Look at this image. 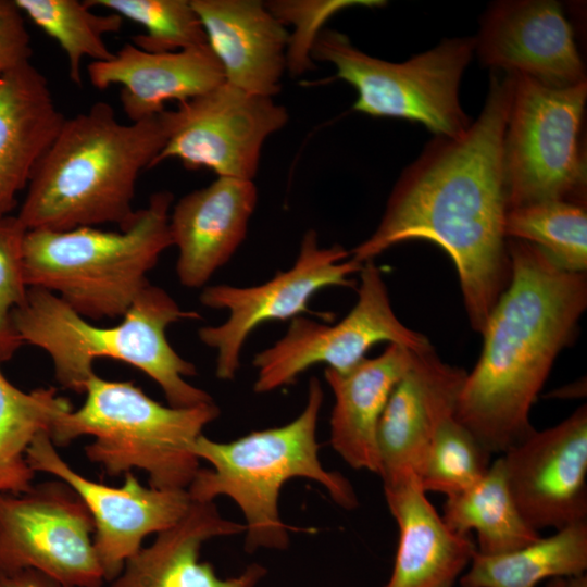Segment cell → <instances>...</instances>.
Listing matches in <instances>:
<instances>
[{"label": "cell", "instance_id": "obj_5", "mask_svg": "<svg viewBox=\"0 0 587 587\" xmlns=\"http://www.w3.org/2000/svg\"><path fill=\"white\" fill-rule=\"evenodd\" d=\"M323 400L321 383L312 377L305 407L291 422L227 442L202 434L195 444V454L212 469L198 470L187 488L188 495L201 502L214 501L220 496L233 499L246 520L248 552L288 547V532L292 527L279 515L278 498L289 479L308 478L321 484L344 509L358 505L350 482L338 472L327 471L319 457L316 427Z\"/></svg>", "mask_w": 587, "mask_h": 587}, {"label": "cell", "instance_id": "obj_11", "mask_svg": "<svg viewBox=\"0 0 587 587\" xmlns=\"http://www.w3.org/2000/svg\"><path fill=\"white\" fill-rule=\"evenodd\" d=\"M92 516L63 480L0 494V573L40 571L62 587H101Z\"/></svg>", "mask_w": 587, "mask_h": 587}, {"label": "cell", "instance_id": "obj_29", "mask_svg": "<svg viewBox=\"0 0 587 587\" xmlns=\"http://www.w3.org/2000/svg\"><path fill=\"white\" fill-rule=\"evenodd\" d=\"M504 234L508 239L537 246L565 271L586 273V204L545 201L511 208L505 215Z\"/></svg>", "mask_w": 587, "mask_h": 587}, {"label": "cell", "instance_id": "obj_13", "mask_svg": "<svg viewBox=\"0 0 587 587\" xmlns=\"http://www.w3.org/2000/svg\"><path fill=\"white\" fill-rule=\"evenodd\" d=\"M168 137L152 167L168 159L186 168L205 167L217 177L253 180L266 139L288 122L273 98L227 83L167 110Z\"/></svg>", "mask_w": 587, "mask_h": 587}, {"label": "cell", "instance_id": "obj_31", "mask_svg": "<svg viewBox=\"0 0 587 587\" xmlns=\"http://www.w3.org/2000/svg\"><path fill=\"white\" fill-rule=\"evenodd\" d=\"M491 453L454 416L445 420L427 449L420 473L423 490L446 497L477 483L490 466Z\"/></svg>", "mask_w": 587, "mask_h": 587}, {"label": "cell", "instance_id": "obj_25", "mask_svg": "<svg viewBox=\"0 0 587 587\" xmlns=\"http://www.w3.org/2000/svg\"><path fill=\"white\" fill-rule=\"evenodd\" d=\"M587 569V522L557 530L549 537L510 552H475L460 587H536L553 578H571Z\"/></svg>", "mask_w": 587, "mask_h": 587}, {"label": "cell", "instance_id": "obj_3", "mask_svg": "<svg viewBox=\"0 0 587 587\" xmlns=\"http://www.w3.org/2000/svg\"><path fill=\"white\" fill-rule=\"evenodd\" d=\"M168 129L167 110L124 124L104 101L65 117L29 180L17 218L27 230L105 223L126 229L137 215V179L152 168Z\"/></svg>", "mask_w": 587, "mask_h": 587}, {"label": "cell", "instance_id": "obj_32", "mask_svg": "<svg viewBox=\"0 0 587 587\" xmlns=\"http://www.w3.org/2000/svg\"><path fill=\"white\" fill-rule=\"evenodd\" d=\"M382 0H274L265 2L271 13L284 25L291 24L286 50V70L298 76L315 66L311 52L324 24L339 11L384 5Z\"/></svg>", "mask_w": 587, "mask_h": 587}, {"label": "cell", "instance_id": "obj_26", "mask_svg": "<svg viewBox=\"0 0 587 587\" xmlns=\"http://www.w3.org/2000/svg\"><path fill=\"white\" fill-rule=\"evenodd\" d=\"M441 517L458 534L475 532L477 552L486 555L510 552L541 537L520 513L501 458L477 483L447 497Z\"/></svg>", "mask_w": 587, "mask_h": 587}, {"label": "cell", "instance_id": "obj_15", "mask_svg": "<svg viewBox=\"0 0 587 587\" xmlns=\"http://www.w3.org/2000/svg\"><path fill=\"white\" fill-rule=\"evenodd\" d=\"M515 504L536 530L587 522V408L537 432L502 457Z\"/></svg>", "mask_w": 587, "mask_h": 587}, {"label": "cell", "instance_id": "obj_34", "mask_svg": "<svg viewBox=\"0 0 587 587\" xmlns=\"http://www.w3.org/2000/svg\"><path fill=\"white\" fill-rule=\"evenodd\" d=\"M30 36L14 0H0V77L30 61Z\"/></svg>", "mask_w": 587, "mask_h": 587}, {"label": "cell", "instance_id": "obj_27", "mask_svg": "<svg viewBox=\"0 0 587 587\" xmlns=\"http://www.w3.org/2000/svg\"><path fill=\"white\" fill-rule=\"evenodd\" d=\"M70 410V401L55 388L23 391L0 370V494L18 495L32 488L35 472L26 451L37 434H49L55 417Z\"/></svg>", "mask_w": 587, "mask_h": 587}, {"label": "cell", "instance_id": "obj_14", "mask_svg": "<svg viewBox=\"0 0 587 587\" xmlns=\"http://www.w3.org/2000/svg\"><path fill=\"white\" fill-rule=\"evenodd\" d=\"M26 460L35 473H49L65 482L84 501L95 524L93 547L109 582L140 550L145 537L173 526L191 502L187 490L145 487L132 472L121 487L92 482L60 457L47 432L33 439Z\"/></svg>", "mask_w": 587, "mask_h": 587}, {"label": "cell", "instance_id": "obj_10", "mask_svg": "<svg viewBox=\"0 0 587 587\" xmlns=\"http://www.w3.org/2000/svg\"><path fill=\"white\" fill-rule=\"evenodd\" d=\"M358 274V299L345 317L335 324H323L296 316L280 339L254 355L255 392H270L290 385L316 364L346 372L380 341L402 345L415 352L433 348L425 335L398 319L382 272L373 261L363 263Z\"/></svg>", "mask_w": 587, "mask_h": 587}, {"label": "cell", "instance_id": "obj_19", "mask_svg": "<svg viewBox=\"0 0 587 587\" xmlns=\"http://www.w3.org/2000/svg\"><path fill=\"white\" fill-rule=\"evenodd\" d=\"M225 83L274 98L286 71L289 32L258 0H191Z\"/></svg>", "mask_w": 587, "mask_h": 587}, {"label": "cell", "instance_id": "obj_6", "mask_svg": "<svg viewBox=\"0 0 587 587\" xmlns=\"http://www.w3.org/2000/svg\"><path fill=\"white\" fill-rule=\"evenodd\" d=\"M172 202L168 191L153 193L126 229L27 230V287L54 294L87 320L123 317L150 284L147 274L172 247Z\"/></svg>", "mask_w": 587, "mask_h": 587}, {"label": "cell", "instance_id": "obj_17", "mask_svg": "<svg viewBox=\"0 0 587 587\" xmlns=\"http://www.w3.org/2000/svg\"><path fill=\"white\" fill-rule=\"evenodd\" d=\"M467 372L444 362L434 348L416 352L395 386L377 427L384 484L417 478L441 423L454 416Z\"/></svg>", "mask_w": 587, "mask_h": 587}, {"label": "cell", "instance_id": "obj_36", "mask_svg": "<svg viewBox=\"0 0 587 587\" xmlns=\"http://www.w3.org/2000/svg\"><path fill=\"white\" fill-rule=\"evenodd\" d=\"M564 587H587V575L571 577L565 579Z\"/></svg>", "mask_w": 587, "mask_h": 587}, {"label": "cell", "instance_id": "obj_1", "mask_svg": "<svg viewBox=\"0 0 587 587\" xmlns=\"http://www.w3.org/2000/svg\"><path fill=\"white\" fill-rule=\"evenodd\" d=\"M512 75L492 71L479 116L459 137H436L400 175L374 233L350 251L363 264L409 240L452 260L473 330L482 334L511 278L503 136Z\"/></svg>", "mask_w": 587, "mask_h": 587}, {"label": "cell", "instance_id": "obj_24", "mask_svg": "<svg viewBox=\"0 0 587 587\" xmlns=\"http://www.w3.org/2000/svg\"><path fill=\"white\" fill-rule=\"evenodd\" d=\"M415 353L402 345L388 344L383 353L364 358L346 372L326 367L324 377L335 399L329 441L352 469L379 474L378 423Z\"/></svg>", "mask_w": 587, "mask_h": 587}, {"label": "cell", "instance_id": "obj_20", "mask_svg": "<svg viewBox=\"0 0 587 587\" xmlns=\"http://www.w3.org/2000/svg\"><path fill=\"white\" fill-rule=\"evenodd\" d=\"M87 71L97 89L122 86L120 100L130 122L155 116L166 110V102H185L225 82L209 45L155 53L127 42L111 59L92 61Z\"/></svg>", "mask_w": 587, "mask_h": 587}, {"label": "cell", "instance_id": "obj_22", "mask_svg": "<svg viewBox=\"0 0 587 587\" xmlns=\"http://www.w3.org/2000/svg\"><path fill=\"white\" fill-rule=\"evenodd\" d=\"M384 494L399 530L384 587H453L477 551L472 535L447 526L417 478L384 484Z\"/></svg>", "mask_w": 587, "mask_h": 587}, {"label": "cell", "instance_id": "obj_21", "mask_svg": "<svg viewBox=\"0 0 587 587\" xmlns=\"http://www.w3.org/2000/svg\"><path fill=\"white\" fill-rule=\"evenodd\" d=\"M245 530V524L224 519L214 501L191 500L179 521L125 562L110 587H255L266 575L261 564L252 563L241 574L223 579L212 564L200 561L207 540Z\"/></svg>", "mask_w": 587, "mask_h": 587}, {"label": "cell", "instance_id": "obj_16", "mask_svg": "<svg viewBox=\"0 0 587 587\" xmlns=\"http://www.w3.org/2000/svg\"><path fill=\"white\" fill-rule=\"evenodd\" d=\"M483 65L553 88L586 80L573 29L552 0H501L484 13L475 37Z\"/></svg>", "mask_w": 587, "mask_h": 587}, {"label": "cell", "instance_id": "obj_9", "mask_svg": "<svg viewBox=\"0 0 587 587\" xmlns=\"http://www.w3.org/2000/svg\"><path fill=\"white\" fill-rule=\"evenodd\" d=\"M503 136L509 207L545 201L586 204V162L579 135L587 82L553 88L512 75Z\"/></svg>", "mask_w": 587, "mask_h": 587}, {"label": "cell", "instance_id": "obj_12", "mask_svg": "<svg viewBox=\"0 0 587 587\" xmlns=\"http://www.w3.org/2000/svg\"><path fill=\"white\" fill-rule=\"evenodd\" d=\"M362 265L340 245L320 246L316 232L309 229L292 266L270 280L249 287H204L200 302L228 312L224 323L198 332L200 341L216 350V376L222 380L235 378L245 342L257 327L308 312V302L326 287H352L351 275L359 273Z\"/></svg>", "mask_w": 587, "mask_h": 587}, {"label": "cell", "instance_id": "obj_18", "mask_svg": "<svg viewBox=\"0 0 587 587\" xmlns=\"http://www.w3.org/2000/svg\"><path fill=\"white\" fill-rule=\"evenodd\" d=\"M258 202L253 180L216 177L179 199L170 212L176 274L187 288L205 286L243 242Z\"/></svg>", "mask_w": 587, "mask_h": 587}, {"label": "cell", "instance_id": "obj_33", "mask_svg": "<svg viewBox=\"0 0 587 587\" xmlns=\"http://www.w3.org/2000/svg\"><path fill=\"white\" fill-rule=\"evenodd\" d=\"M27 229L16 215L0 218V363L23 345L13 326L14 310L27 292L23 268V242Z\"/></svg>", "mask_w": 587, "mask_h": 587}, {"label": "cell", "instance_id": "obj_30", "mask_svg": "<svg viewBox=\"0 0 587 587\" xmlns=\"http://www.w3.org/2000/svg\"><path fill=\"white\" fill-rule=\"evenodd\" d=\"M141 25L146 33L133 38L136 47L155 53L208 46L191 0H86Z\"/></svg>", "mask_w": 587, "mask_h": 587}, {"label": "cell", "instance_id": "obj_4", "mask_svg": "<svg viewBox=\"0 0 587 587\" xmlns=\"http://www.w3.org/2000/svg\"><path fill=\"white\" fill-rule=\"evenodd\" d=\"M164 289L149 284L114 326H96L54 294L28 287L14 310L13 326L22 344L43 350L50 358L57 382L66 389L84 392L95 375L97 359L127 363L153 379L172 407L212 402V397L186 377L196 366L182 358L166 337L167 327L182 320H197Z\"/></svg>", "mask_w": 587, "mask_h": 587}, {"label": "cell", "instance_id": "obj_37", "mask_svg": "<svg viewBox=\"0 0 587 587\" xmlns=\"http://www.w3.org/2000/svg\"><path fill=\"white\" fill-rule=\"evenodd\" d=\"M565 579L564 578H553L550 579L549 583H547L546 587H564Z\"/></svg>", "mask_w": 587, "mask_h": 587}, {"label": "cell", "instance_id": "obj_28", "mask_svg": "<svg viewBox=\"0 0 587 587\" xmlns=\"http://www.w3.org/2000/svg\"><path fill=\"white\" fill-rule=\"evenodd\" d=\"M16 7L37 27L53 38L65 53L72 82L82 84L80 65L85 58L107 61L114 53L104 42L109 33H117L123 17L109 12L98 14L85 1L14 0Z\"/></svg>", "mask_w": 587, "mask_h": 587}, {"label": "cell", "instance_id": "obj_23", "mask_svg": "<svg viewBox=\"0 0 587 587\" xmlns=\"http://www.w3.org/2000/svg\"><path fill=\"white\" fill-rule=\"evenodd\" d=\"M64 120L30 61L0 77V218L11 215Z\"/></svg>", "mask_w": 587, "mask_h": 587}, {"label": "cell", "instance_id": "obj_35", "mask_svg": "<svg viewBox=\"0 0 587 587\" xmlns=\"http://www.w3.org/2000/svg\"><path fill=\"white\" fill-rule=\"evenodd\" d=\"M0 587H62L60 583L49 575L34 570L25 569L9 573H0Z\"/></svg>", "mask_w": 587, "mask_h": 587}, {"label": "cell", "instance_id": "obj_8", "mask_svg": "<svg viewBox=\"0 0 587 587\" xmlns=\"http://www.w3.org/2000/svg\"><path fill=\"white\" fill-rule=\"evenodd\" d=\"M474 52V37L449 38L395 63L361 51L338 30L324 28L311 57L313 61L330 63L335 77L357 90L354 111L419 122L436 137L455 138L471 125L459 90Z\"/></svg>", "mask_w": 587, "mask_h": 587}, {"label": "cell", "instance_id": "obj_2", "mask_svg": "<svg viewBox=\"0 0 587 587\" xmlns=\"http://www.w3.org/2000/svg\"><path fill=\"white\" fill-rule=\"evenodd\" d=\"M511 278L482 333V354L463 383L454 417L492 453L535 429L529 414L587 307L586 273L560 267L537 246L508 239Z\"/></svg>", "mask_w": 587, "mask_h": 587}, {"label": "cell", "instance_id": "obj_7", "mask_svg": "<svg viewBox=\"0 0 587 587\" xmlns=\"http://www.w3.org/2000/svg\"><path fill=\"white\" fill-rule=\"evenodd\" d=\"M84 392L79 409L55 417L48 434L54 446L93 436V442L85 447L86 455L108 475L139 469L148 473L150 487L187 490L200 469L195 444L220 415L214 401L166 407L133 382L108 380L97 374Z\"/></svg>", "mask_w": 587, "mask_h": 587}]
</instances>
